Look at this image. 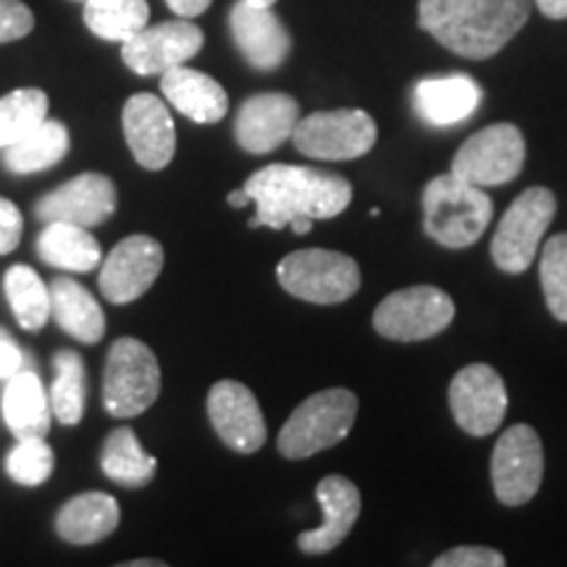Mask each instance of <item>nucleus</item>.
<instances>
[{"mask_svg": "<svg viewBox=\"0 0 567 567\" xmlns=\"http://www.w3.org/2000/svg\"><path fill=\"white\" fill-rule=\"evenodd\" d=\"M245 189L258 208L250 221L252 229L268 226L279 231L300 218L323 221L339 216L352 203V184L344 176L287 163H271L255 172L245 182Z\"/></svg>", "mask_w": 567, "mask_h": 567, "instance_id": "obj_1", "label": "nucleus"}, {"mask_svg": "<svg viewBox=\"0 0 567 567\" xmlns=\"http://www.w3.org/2000/svg\"><path fill=\"white\" fill-rule=\"evenodd\" d=\"M534 0H417V24L471 61L492 59L526 27Z\"/></svg>", "mask_w": 567, "mask_h": 567, "instance_id": "obj_2", "label": "nucleus"}, {"mask_svg": "<svg viewBox=\"0 0 567 567\" xmlns=\"http://www.w3.org/2000/svg\"><path fill=\"white\" fill-rule=\"evenodd\" d=\"M494 216V203L484 187L457 179L455 174L434 176L423 189V229L434 243L450 250L476 245Z\"/></svg>", "mask_w": 567, "mask_h": 567, "instance_id": "obj_3", "label": "nucleus"}, {"mask_svg": "<svg viewBox=\"0 0 567 567\" xmlns=\"http://www.w3.org/2000/svg\"><path fill=\"white\" fill-rule=\"evenodd\" d=\"M358 417V396L350 389H323L302 402L279 431V452L287 460L313 457L344 442Z\"/></svg>", "mask_w": 567, "mask_h": 567, "instance_id": "obj_4", "label": "nucleus"}, {"mask_svg": "<svg viewBox=\"0 0 567 567\" xmlns=\"http://www.w3.org/2000/svg\"><path fill=\"white\" fill-rule=\"evenodd\" d=\"M161 394V365L140 339H116L109 350L103 375V405L113 417L145 413Z\"/></svg>", "mask_w": 567, "mask_h": 567, "instance_id": "obj_5", "label": "nucleus"}, {"mask_svg": "<svg viewBox=\"0 0 567 567\" xmlns=\"http://www.w3.org/2000/svg\"><path fill=\"white\" fill-rule=\"evenodd\" d=\"M276 279L297 300L339 305L360 289V268L350 255L334 250H297L276 266Z\"/></svg>", "mask_w": 567, "mask_h": 567, "instance_id": "obj_6", "label": "nucleus"}, {"mask_svg": "<svg viewBox=\"0 0 567 567\" xmlns=\"http://www.w3.org/2000/svg\"><path fill=\"white\" fill-rule=\"evenodd\" d=\"M557 213V197L547 187H530L505 210L492 239V258L505 274H523L534 264L538 245Z\"/></svg>", "mask_w": 567, "mask_h": 567, "instance_id": "obj_7", "label": "nucleus"}, {"mask_svg": "<svg viewBox=\"0 0 567 567\" xmlns=\"http://www.w3.org/2000/svg\"><path fill=\"white\" fill-rule=\"evenodd\" d=\"M452 318H455V302L450 295L431 284H415L379 302L373 329L392 342H423L442 334Z\"/></svg>", "mask_w": 567, "mask_h": 567, "instance_id": "obj_8", "label": "nucleus"}, {"mask_svg": "<svg viewBox=\"0 0 567 567\" xmlns=\"http://www.w3.org/2000/svg\"><path fill=\"white\" fill-rule=\"evenodd\" d=\"M379 137L375 122L360 109L316 111L295 126V147L308 158L352 161L371 153Z\"/></svg>", "mask_w": 567, "mask_h": 567, "instance_id": "obj_9", "label": "nucleus"}, {"mask_svg": "<svg viewBox=\"0 0 567 567\" xmlns=\"http://www.w3.org/2000/svg\"><path fill=\"white\" fill-rule=\"evenodd\" d=\"M526 166V137L515 124H492L467 137L452 161V174L476 187L513 182Z\"/></svg>", "mask_w": 567, "mask_h": 567, "instance_id": "obj_10", "label": "nucleus"}, {"mask_svg": "<svg viewBox=\"0 0 567 567\" xmlns=\"http://www.w3.org/2000/svg\"><path fill=\"white\" fill-rule=\"evenodd\" d=\"M544 478L542 439L530 425H509L492 455V484L502 505L520 507L530 502Z\"/></svg>", "mask_w": 567, "mask_h": 567, "instance_id": "obj_11", "label": "nucleus"}, {"mask_svg": "<svg viewBox=\"0 0 567 567\" xmlns=\"http://www.w3.org/2000/svg\"><path fill=\"white\" fill-rule=\"evenodd\" d=\"M450 410L465 434H494L507 413L505 381L486 363L465 365L450 384Z\"/></svg>", "mask_w": 567, "mask_h": 567, "instance_id": "obj_12", "label": "nucleus"}, {"mask_svg": "<svg viewBox=\"0 0 567 567\" xmlns=\"http://www.w3.org/2000/svg\"><path fill=\"white\" fill-rule=\"evenodd\" d=\"M203 42V30L189 19L163 21V24L145 27L132 40L122 42V59L134 74L153 76L195 59Z\"/></svg>", "mask_w": 567, "mask_h": 567, "instance_id": "obj_13", "label": "nucleus"}, {"mask_svg": "<svg viewBox=\"0 0 567 567\" xmlns=\"http://www.w3.org/2000/svg\"><path fill=\"white\" fill-rule=\"evenodd\" d=\"M163 271V247L158 239L134 234L109 252L101 271V292L113 305L140 300Z\"/></svg>", "mask_w": 567, "mask_h": 567, "instance_id": "obj_14", "label": "nucleus"}, {"mask_svg": "<svg viewBox=\"0 0 567 567\" xmlns=\"http://www.w3.org/2000/svg\"><path fill=\"white\" fill-rule=\"evenodd\" d=\"M118 193L105 174H80L69 179L53 193L42 195L34 205V216L40 221H66L90 229L109 221L116 210Z\"/></svg>", "mask_w": 567, "mask_h": 567, "instance_id": "obj_15", "label": "nucleus"}, {"mask_svg": "<svg viewBox=\"0 0 567 567\" xmlns=\"http://www.w3.org/2000/svg\"><path fill=\"white\" fill-rule=\"evenodd\" d=\"M122 126L126 145L147 172H161L172 163L176 153L174 118L166 103L151 92H137L126 101L122 111Z\"/></svg>", "mask_w": 567, "mask_h": 567, "instance_id": "obj_16", "label": "nucleus"}, {"mask_svg": "<svg viewBox=\"0 0 567 567\" xmlns=\"http://www.w3.org/2000/svg\"><path fill=\"white\" fill-rule=\"evenodd\" d=\"M229 30L243 59L258 71L279 69L292 51V38L274 6L237 0L229 11Z\"/></svg>", "mask_w": 567, "mask_h": 567, "instance_id": "obj_17", "label": "nucleus"}, {"mask_svg": "<svg viewBox=\"0 0 567 567\" xmlns=\"http://www.w3.org/2000/svg\"><path fill=\"white\" fill-rule=\"evenodd\" d=\"M208 417L221 442L239 455L266 444V417L255 394L239 381H218L208 394Z\"/></svg>", "mask_w": 567, "mask_h": 567, "instance_id": "obj_18", "label": "nucleus"}, {"mask_svg": "<svg viewBox=\"0 0 567 567\" xmlns=\"http://www.w3.org/2000/svg\"><path fill=\"white\" fill-rule=\"evenodd\" d=\"M300 122V105L284 92H260L239 105L234 137L252 155H266L284 145Z\"/></svg>", "mask_w": 567, "mask_h": 567, "instance_id": "obj_19", "label": "nucleus"}, {"mask_svg": "<svg viewBox=\"0 0 567 567\" xmlns=\"http://www.w3.org/2000/svg\"><path fill=\"white\" fill-rule=\"evenodd\" d=\"M316 499L323 509V523L313 530H302L297 536V547L305 555H326L334 551L350 536L360 515V492L350 478L326 476L316 488Z\"/></svg>", "mask_w": 567, "mask_h": 567, "instance_id": "obj_20", "label": "nucleus"}, {"mask_svg": "<svg viewBox=\"0 0 567 567\" xmlns=\"http://www.w3.org/2000/svg\"><path fill=\"white\" fill-rule=\"evenodd\" d=\"M484 101L481 84L467 74H446L421 80L413 90L417 116L431 126H452L467 122Z\"/></svg>", "mask_w": 567, "mask_h": 567, "instance_id": "obj_21", "label": "nucleus"}, {"mask_svg": "<svg viewBox=\"0 0 567 567\" xmlns=\"http://www.w3.org/2000/svg\"><path fill=\"white\" fill-rule=\"evenodd\" d=\"M161 92L182 116L195 124H218L229 111V95L213 76L189 69L187 63L161 74Z\"/></svg>", "mask_w": 567, "mask_h": 567, "instance_id": "obj_22", "label": "nucleus"}, {"mask_svg": "<svg viewBox=\"0 0 567 567\" xmlns=\"http://www.w3.org/2000/svg\"><path fill=\"white\" fill-rule=\"evenodd\" d=\"M0 405H3V421L17 439H45L48 431H51V396L42 386L40 375L30 368H24V371L6 381Z\"/></svg>", "mask_w": 567, "mask_h": 567, "instance_id": "obj_23", "label": "nucleus"}, {"mask_svg": "<svg viewBox=\"0 0 567 567\" xmlns=\"http://www.w3.org/2000/svg\"><path fill=\"white\" fill-rule=\"evenodd\" d=\"M122 520V507L111 494L84 492L69 499L55 515V530L63 542L76 544H97L111 536Z\"/></svg>", "mask_w": 567, "mask_h": 567, "instance_id": "obj_24", "label": "nucleus"}, {"mask_svg": "<svg viewBox=\"0 0 567 567\" xmlns=\"http://www.w3.org/2000/svg\"><path fill=\"white\" fill-rule=\"evenodd\" d=\"M51 318H55V323L71 339L82 344H97L105 334L101 302L80 281L66 279V276L51 281Z\"/></svg>", "mask_w": 567, "mask_h": 567, "instance_id": "obj_25", "label": "nucleus"}, {"mask_svg": "<svg viewBox=\"0 0 567 567\" xmlns=\"http://www.w3.org/2000/svg\"><path fill=\"white\" fill-rule=\"evenodd\" d=\"M38 255L48 266L87 274L103 260L101 245L84 226L51 221L38 237Z\"/></svg>", "mask_w": 567, "mask_h": 567, "instance_id": "obj_26", "label": "nucleus"}, {"mask_svg": "<svg viewBox=\"0 0 567 567\" xmlns=\"http://www.w3.org/2000/svg\"><path fill=\"white\" fill-rule=\"evenodd\" d=\"M3 163L11 174H38L59 166L69 153V130L61 122L45 118L40 126L3 147Z\"/></svg>", "mask_w": 567, "mask_h": 567, "instance_id": "obj_27", "label": "nucleus"}, {"mask_svg": "<svg viewBox=\"0 0 567 567\" xmlns=\"http://www.w3.org/2000/svg\"><path fill=\"white\" fill-rule=\"evenodd\" d=\"M101 467L113 484L124 488H145L155 478L158 460L142 450L132 429H116L105 439Z\"/></svg>", "mask_w": 567, "mask_h": 567, "instance_id": "obj_28", "label": "nucleus"}, {"mask_svg": "<svg viewBox=\"0 0 567 567\" xmlns=\"http://www.w3.org/2000/svg\"><path fill=\"white\" fill-rule=\"evenodd\" d=\"M151 21L147 0H84V24L95 38L126 42Z\"/></svg>", "mask_w": 567, "mask_h": 567, "instance_id": "obj_29", "label": "nucleus"}, {"mask_svg": "<svg viewBox=\"0 0 567 567\" xmlns=\"http://www.w3.org/2000/svg\"><path fill=\"white\" fill-rule=\"evenodd\" d=\"M6 300L21 329L40 331L51 318V287L30 266H13L3 276Z\"/></svg>", "mask_w": 567, "mask_h": 567, "instance_id": "obj_30", "label": "nucleus"}, {"mask_svg": "<svg viewBox=\"0 0 567 567\" xmlns=\"http://www.w3.org/2000/svg\"><path fill=\"white\" fill-rule=\"evenodd\" d=\"M53 386H51V410L63 425H76L84 417L87 405V365L82 354L61 350L53 358Z\"/></svg>", "mask_w": 567, "mask_h": 567, "instance_id": "obj_31", "label": "nucleus"}, {"mask_svg": "<svg viewBox=\"0 0 567 567\" xmlns=\"http://www.w3.org/2000/svg\"><path fill=\"white\" fill-rule=\"evenodd\" d=\"M48 118V95L38 87H21L0 97V151L27 137Z\"/></svg>", "mask_w": 567, "mask_h": 567, "instance_id": "obj_32", "label": "nucleus"}, {"mask_svg": "<svg viewBox=\"0 0 567 567\" xmlns=\"http://www.w3.org/2000/svg\"><path fill=\"white\" fill-rule=\"evenodd\" d=\"M53 450L42 436L17 439V446L6 457V473L13 484L34 488L42 486L53 473Z\"/></svg>", "mask_w": 567, "mask_h": 567, "instance_id": "obj_33", "label": "nucleus"}, {"mask_svg": "<svg viewBox=\"0 0 567 567\" xmlns=\"http://www.w3.org/2000/svg\"><path fill=\"white\" fill-rule=\"evenodd\" d=\"M538 274H542L544 297H547L551 316L567 323V234H555L547 239Z\"/></svg>", "mask_w": 567, "mask_h": 567, "instance_id": "obj_34", "label": "nucleus"}, {"mask_svg": "<svg viewBox=\"0 0 567 567\" xmlns=\"http://www.w3.org/2000/svg\"><path fill=\"white\" fill-rule=\"evenodd\" d=\"M34 30V13L24 0H0V45L27 38Z\"/></svg>", "mask_w": 567, "mask_h": 567, "instance_id": "obj_35", "label": "nucleus"}, {"mask_svg": "<svg viewBox=\"0 0 567 567\" xmlns=\"http://www.w3.org/2000/svg\"><path fill=\"white\" fill-rule=\"evenodd\" d=\"M505 557L488 547H457L434 559V567H502Z\"/></svg>", "mask_w": 567, "mask_h": 567, "instance_id": "obj_36", "label": "nucleus"}, {"mask_svg": "<svg viewBox=\"0 0 567 567\" xmlns=\"http://www.w3.org/2000/svg\"><path fill=\"white\" fill-rule=\"evenodd\" d=\"M24 234V218L9 197H0V255H9L19 247Z\"/></svg>", "mask_w": 567, "mask_h": 567, "instance_id": "obj_37", "label": "nucleus"}, {"mask_svg": "<svg viewBox=\"0 0 567 567\" xmlns=\"http://www.w3.org/2000/svg\"><path fill=\"white\" fill-rule=\"evenodd\" d=\"M27 368V358L9 331L0 329V381H9Z\"/></svg>", "mask_w": 567, "mask_h": 567, "instance_id": "obj_38", "label": "nucleus"}, {"mask_svg": "<svg viewBox=\"0 0 567 567\" xmlns=\"http://www.w3.org/2000/svg\"><path fill=\"white\" fill-rule=\"evenodd\" d=\"M213 0H166V6L172 9L179 19H195L200 13L208 11Z\"/></svg>", "mask_w": 567, "mask_h": 567, "instance_id": "obj_39", "label": "nucleus"}, {"mask_svg": "<svg viewBox=\"0 0 567 567\" xmlns=\"http://www.w3.org/2000/svg\"><path fill=\"white\" fill-rule=\"evenodd\" d=\"M547 19H567V0H534Z\"/></svg>", "mask_w": 567, "mask_h": 567, "instance_id": "obj_40", "label": "nucleus"}, {"mask_svg": "<svg viewBox=\"0 0 567 567\" xmlns=\"http://www.w3.org/2000/svg\"><path fill=\"white\" fill-rule=\"evenodd\" d=\"M226 200H229V205L231 208H245V205H250L252 200H250V195H247V189L243 187V189H237V193H231L229 197H226Z\"/></svg>", "mask_w": 567, "mask_h": 567, "instance_id": "obj_41", "label": "nucleus"}, {"mask_svg": "<svg viewBox=\"0 0 567 567\" xmlns=\"http://www.w3.org/2000/svg\"><path fill=\"white\" fill-rule=\"evenodd\" d=\"M166 563L163 559H134V563H130L126 567H163Z\"/></svg>", "mask_w": 567, "mask_h": 567, "instance_id": "obj_42", "label": "nucleus"}, {"mask_svg": "<svg viewBox=\"0 0 567 567\" xmlns=\"http://www.w3.org/2000/svg\"><path fill=\"white\" fill-rule=\"evenodd\" d=\"M255 3H264V6H274L276 0H255Z\"/></svg>", "mask_w": 567, "mask_h": 567, "instance_id": "obj_43", "label": "nucleus"}, {"mask_svg": "<svg viewBox=\"0 0 567 567\" xmlns=\"http://www.w3.org/2000/svg\"><path fill=\"white\" fill-rule=\"evenodd\" d=\"M76 3H84V0H76Z\"/></svg>", "mask_w": 567, "mask_h": 567, "instance_id": "obj_44", "label": "nucleus"}]
</instances>
